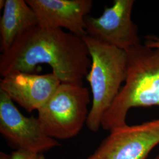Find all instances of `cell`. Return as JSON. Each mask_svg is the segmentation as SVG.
<instances>
[{"mask_svg": "<svg viewBox=\"0 0 159 159\" xmlns=\"http://www.w3.org/2000/svg\"><path fill=\"white\" fill-rule=\"evenodd\" d=\"M91 58L83 38L62 29L39 25L21 35L0 56L2 77L16 72L33 73L47 64L63 83L83 85Z\"/></svg>", "mask_w": 159, "mask_h": 159, "instance_id": "cell-1", "label": "cell"}, {"mask_svg": "<svg viewBox=\"0 0 159 159\" xmlns=\"http://www.w3.org/2000/svg\"><path fill=\"white\" fill-rule=\"evenodd\" d=\"M126 52L127 77L102 117L101 127L104 130L126 125L131 108L159 107V49L140 44Z\"/></svg>", "mask_w": 159, "mask_h": 159, "instance_id": "cell-2", "label": "cell"}, {"mask_svg": "<svg viewBox=\"0 0 159 159\" xmlns=\"http://www.w3.org/2000/svg\"><path fill=\"white\" fill-rule=\"evenodd\" d=\"M91 58L86 79L91 87L92 105L86 125L92 132L101 127L105 113L119 94L127 72V52L86 35L83 37Z\"/></svg>", "mask_w": 159, "mask_h": 159, "instance_id": "cell-3", "label": "cell"}, {"mask_svg": "<svg viewBox=\"0 0 159 159\" xmlns=\"http://www.w3.org/2000/svg\"><path fill=\"white\" fill-rule=\"evenodd\" d=\"M90 92L83 85L63 83L39 109L37 119L46 134L55 140L76 136L88 118Z\"/></svg>", "mask_w": 159, "mask_h": 159, "instance_id": "cell-4", "label": "cell"}, {"mask_svg": "<svg viewBox=\"0 0 159 159\" xmlns=\"http://www.w3.org/2000/svg\"><path fill=\"white\" fill-rule=\"evenodd\" d=\"M159 144V119L114 128L85 159H147Z\"/></svg>", "mask_w": 159, "mask_h": 159, "instance_id": "cell-5", "label": "cell"}, {"mask_svg": "<svg viewBox=\"0 0 159 159\" xmlns=\"http://www.w3.org/2000/svg\"><path fill=\"white\" fill-rule=\"evenodd\" d=\"M134 0H114L113 6L105 7L98 17H85L88 36L110 46L127 51L140 44L138 29L131 19Z\"/></svg>", "mask_w": 159, "mask_h": 159, "instance_id": "cell-6", "label": "cell"}, {"mask_svg": "<svg viewBox=\"0 0 159 159\" xmlns=\"http://www.w3.org/2000/svg\"><path fill=\"white\" fill-rule=\"evenodd\" d=\"M0 132L18 149L30 152L43 153L60 145L57 140L46 134L37 117L24 116L2 90H0Z\"/></svg>", "mask_w": 159, "mask_h": 159, "instance_id": "cell-7", "label": "cell"}, {"mask_svg": "<svg viewBox=\"0 0 159 159\" xmlns=\"http://www.w3.org/2000/svg\"><path fill=\"white\" fill-rule=\"evenodd\" d=\"M61 83L52 72L46 74L16 72L2 77L0 90L30 113L41 108Z\"/></svg>", "mask_w": 159, "mask_h": 159, "instance_id": "cell-8", "label": "cell"}, {"mask_svg": "<svg viewBox=\"0 0 159 159\" xmlns=\"http://www.w3.org/2000/svg\"><path fill=\"white\" fill-rule=\"evenodd\" d=\"M34 10L38 25L65 29L81 38L87 35L85 17L91 11L92 0H26Z\"/></svg>", "mask_w": 159, "mask_h": 159, "instance_id": "cell-9", "label": "cell"}, {"mask_svg": "<svg viewBox=\"0 0 159 159\" xmlns=\"http://www.w3.org/2000/svg\"><path fill=\"white\" fill-rule=\"evenodd\" d=\"M38 25L32 8L25 0H6L0 19L1 51L6 52L23 33Z\"/></svg>", "mask_w": 159, "mask_h": 159, "instance_id": "cell-10", "label": "cell"}, {"mask_svg": "<svg viewBox=\"0 0 159 159\" xmlns=\"http://www.w3.org/2000/svg\"><path fill=\"white\" fill-rule=\"evenodd\" d=\"M12 159H46L43 153H36L17 149L11 154Z\"/></svg>", "mask_w": 159, "mask_h": 159, "instance_id": "cell-11", "label": "cell"}, {"mask_svg": "<svg viewBox=\"0 0 159 159\" xmlns=\"http://www.w3.org/2000/svg\"><path fill=\"white\" fill-rule=\"evenodd\" d=\"M144 45L152 48L159 49V37L156 35H148L145 37Z\"/></svg>", "mask_w": 159, "mask_h": 159, "instance_id": "cell-12", "label": "cell"}, {"mask_svg": "<svg viewBox=\"0 0 159 159\" xmlns=\"http://www.w3.org/2000/svg\"><path fill=\"white\" fill-rule=\"evenodd\" d=\"M0 159H12L11 154L9 155L4 152H1L0 153Z\"/></svg>", "mask_w": 159, "mask_h": 159, "instance_id": "cell-13", "label": "cell"}, {"mask_svg": "<svg viewBox=\"0 0 159 159\" xmlns=\"http://www.w3.org/2000/svg\"><path fill=\"white\" fill-rule=\"evenodd\" d=\"M154 159H159V155H157Z\"/></svg>", "mask_w": 159, "mask_h": 159, "instance_id": "cell-14", "label": "cell"}]
</instances>
